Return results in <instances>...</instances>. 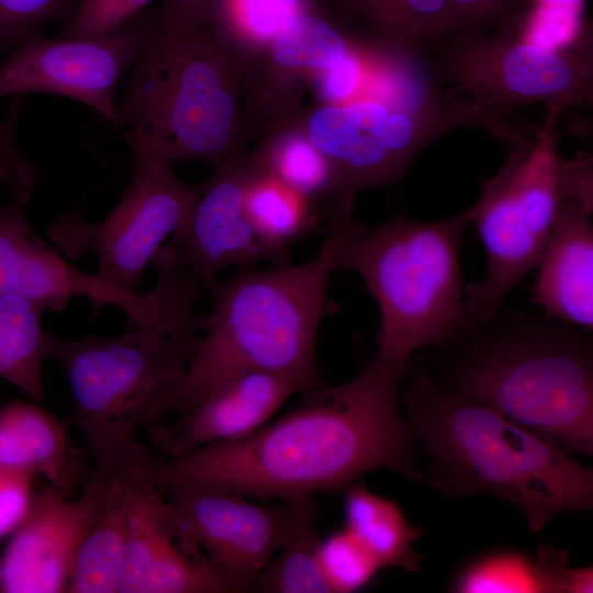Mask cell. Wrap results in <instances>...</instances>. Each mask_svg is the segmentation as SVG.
<instances>
[{
	"label": "cell",
	"instance_id": "cell-34",
	"mask_svg": "<svg viewBox=\"0 0 593 593\" xmlns=\"http://www.w3.org/2000/svg\"><path fill=\"white\" fill-rule=\"evenodd\" d=\"M153 0H82L61 37H90L110 33L139 14Z\"/></svg>",
	"mask_w": 593,
	"mask_h": 593
},
{
	"label": "cell",
	"instance_id": "cell-1",
	"mask_svg": "<svg viewBox=\"0 0 593 593\" xmlns=\"http://www.w3.org/2000/svg\"><path fill=\"white\" fill-rule=\"evenodd\" d=\"M410 367L411 360L376 355L347 382L303 390L294 409L249 436L156 459L150 474L163 490L219 488L281 502L343 490L376 469L418 481L414 438L399 403Z\"/></svg>",
	"mask_w": 593,
	"mask_h": 593
},
{
	"label": "cell",
	"instance_id": "cell-30",
	"mask_svg": "<svg viewBox=\"0 0 593 593\" xmlns=\"http://www.w3.org/2000/svg\"><path fill=\"white\" fill-rule=\"evenodd\" d=\"M459 593L545 592L536 557L515 549H496L468 561L455 574Z\"/></svg>",
	"mask_w": 593,
	"mask_h": 593
},
{
	"label": "cell",
	"instance_id": "cell-37",
	"mask_svg": "<svg viewBox=\"0 0 593 593\" xmlns=\"http://www.w3.org/2000/svg\"><path fill=\"white\" fill-rule=\"evenodd\" d=\"M34 475L0 465V542L26 515L34 495Z\"/></svg>",
	"mask_w": 593,
	"mask_h": 593
},
{
	"label": "cell",
	"instance_id": "cell-39",
	"mask_svg": "<svg viewBox=\"0 0 593 593\" xmlns=\"http://www.w3.org/2000/svg\"><path fill=\"white\" fill-rule=\"evenodd\" d=\"M213 0H160L155 25L178 34H190L206 20Z\"/></svg>",
	"mask_w": 593,
	"mask_h": 593
},
{
	"label": "cell",
	"instance_id": "cell-9",
	"mask_svg": "<svg viewBox=\"0 0 593 593\" xmlns=\"http://www.w3.org/2000/svg\"><path fill=\"white\" fill-rule=\"evenodd\" d=\"M9 189L10 199L0 208V293L25 296L47 311L63 310L74 296L87 298L121 309L136 325L184 339L203 328L204 316L194 306L202 283L177 255L164 251L154 258L158 280L150 290H121L72 267L47 246L25 219L32 190L19 181Z\"/></svg>",
	"mask_w": 593,
	"mask_h": 593
},
{
	"label": "cell",
	"instance_id": "cell-4",
	"mask_svg": "<svg viewBox=\"0 0 593 593\" xmlns=\"http://www.w3.org/2000/svg\"><path fill=\"white\" fill-rule=\"evenodd\" d=\"M402 402L437 491L499 497L522 513L529 532L592 508L591 468L493 409L441 391L425 368L410 378Z\"/></svg>",
	"mask_w": 593,
	"mask_h": 593
},
{
	"label": "cell",
	"instance_id": "cell-16",
	"mask_svg": "<svg viewBox=\"0 0 593 593\" xmlns=\"http://www.w3.org/2000/svg\"><path fill=\"white\" fill-rule=\"evenodd\" d=\"M150 467L130 470L118 593H225L203 553L172 516Z\"/></svg>",
	"mask_w": 593,
	"mask_h": 593
},
{
	"label": "cell",
	"instance_id": "cell-5",
	"mask_svg": "<svg viewBox=\"0 0 593 593\" xmlns=\"http://www.w3.org/2000/svg\"><path fill=\"white\" fill-rule=\"evenodd\" d=\"M245 55L204 23L190 34L154 24L116 100L133 153L213 166L242 154Z\"/></svg>",
	"mask_w": 593,
	"mask_h": 593
},
{
	"label": "cell",
	"instance_id": "cell-41",
	"mask_svg": "<svg viewBox=\"0 0 593 593\" xmlns=\"http://www.w3.org/2000/svg\"><path fill=\"white\" fill-rule=\"evenodd\" d=\"M16 181L20 182L15 171L11 167L0 164V184H8L10 187Z\"/></svg>",
	"mask_w": 593,
	"mask_h": 593
},
{
	"label": "cell",
	"instance_id": "cell-12",
	"mask_svg": "<svg viewBox=\"0 0 593 593\" xmlns=\"http://www.w3.org/2000/svg\"><path fill=\"white\" fill-rule=\"evenodd\" d=\"M128 186L111 212L89 223L78 212L60 213L47 236L69 258L92 251L96 275L124 291L136 292L146 266L161 244L186 223L201 191L180 180L171 164L148 154H134Z\"/></svg>",
	"mask_w": 593,
	"mask_h": 593
},
{
	"label": "cell",
	"instance_id": "cell-23",
	"mask_svg": "<svg viewBox=\"0 0 593 593\" xmlns=\"http://www.w3.org/2000/svg\"><path fill=\"white\" fill-rule=\"evenodd\" d=\"M130 470L109 478L101 507L78 551L67 593H118L127 529Z\"/></svg>",
	"mask_w": 593,
	"mask_h": 593
},
{
	"label": "cell",
	"instance_id": "cell-7",
	"mask_svg": "<svg viewBox=\"0 0 593 593\" xmlns=\"http://www.w3.org/2000/svg\"><path fill=\"white\" fill-rule=\"evenodd\" d=\"M469 224V209L437 221L395 217L348 244L342 270L359 275L380 309L378 356L410 361L469 327L460 266Z\"/></svg>",
	"mask_w": 593,
	"mask_h": 593
},
{
	"label": "cell",
	"instance_id": "cell-33",
	"mask_svg": "<svg viewBox=\"0 0 593 593\" xmlns=\"http://www.w3.org/2000/svg\"><path fill=\"white\" fill-rule=\"evenodd\" d=\"M82 0H0V47L52 21L72 20Z\"/></svg>",
	"mask_w": 593,
	"mask_h": 593
},
{
	"label": "cell",
	"instance_id": "cell-14",
	"mask_svg": "<svg viewBox=\"0 0 593 593\" xmlns=\"http://www.w3.org/2000/svg\"><path fill=\"white\" fill-rule=\"evenodd\" d=\"M163 491L172 516L226 593L250 592L289 534V501L264 505L238 492L205 486Z\"/></svg>",
	"mask_w": 593,
	"mask_h": 593
},
{
	"label": "cell",
	"instance_id": "cell-27",
	"mask_svg": "<svg viewBox=\"0 0 593 593\" xmlns=\"http://www.w3.org/2000/svg\"><path fill=\"white\" fill-rule=\"evenodd\" d=\"M253 159L245 188L247 216L264 244L281 262H289L288 244L312 225L311 199L261 170Z\"/></svg>",
	"mask_w": 593,
	"mask_h": 593
},
{
	"label": "cell",
	"instance_id": "cell-40",
	"mask_svg": "<svg viewBox=\"0 0 593 593\" xmlns=\"http://www.w3.org/2000/svg\"><path fill=\"white\" fill-rule=\"evenodd\" d=\"M527 4L562 8L578 12H584L586 0H525Z\"/></svg>",
	"mask_w": 593,
	"mask_h": 593
},
{
	"label": "cell",
	"instance_id": "cell-31",
	"mask_svg": "<svg viewBox=\"0 0 593 593\" xmlns=\"http://www.w3.org/2000/svg\"><path fill=\"white\" fill-rule=\"evenodd\" d=\"M506 29L517 37L550 49L592 46L591 29L584 12L527 4Z\"/></svg>",
	"mask_w": 593,
	"mask_h": 593
},
{
	"label": "cell",
	"instance_id": "cell-13",
	"mask_svg": "<svg viewBox=\"0 0 593 593\" xmlns=\"http://www.w3.org/2000/svg\"><path fill=\"white\" fill-rule=\"evenodd\" d=\"M154 24L141 14L98 36L20 38L0 64V98L52 93L85 103L118 127L116 89L137 59Z\"/></svg>",
	"mask_w": 593,
	"mask_h": 593
},
{
	"label": "cell",
	"instance_id": "cell-38",
	"mask_svg": "<svg viewBox=\"0 0 593 593\" xmlns=\"http://www.w3.org/2000/svg\"><path fill=\"white\" fill-rule=\"evenodd\" d=\"M24 99V94L14 96L9 113L0 121V164L11 167L20 182L34 190L38 177L37 169L21 153L15 137Z\"/></svg>",
	"mask_w": 593,
	"mask_h": 593
},
{
	"label": "cell",
	"instance_id": "cell-35",
	"mask_svg": "<svg viewBox=\"0 0 593 593\" xmlns=\"http://www.w3.org/2000/svg\"><path fill=\"white\" fill-rule=\"evenodd\" d=\"M456 33H483L508 24L526 5L525 0H450Z\"/></svg>",
	"mask_w": 593,
	"mask_h": 593
},
{
	"label": "cell",
	"instance_id": "cell-22",
	"mask_svg": "<svg viewBox=\"0 0 593 593\" xmlns=\"http://www.w3.org/2000/svg\"><path fill=\"white\" fill-rule=\"evenodd\" d=\"M358 35L347 33L317 10L292 19L272 40L246 57L265 66L266 86L282 83L276 98H287L288 83L305 74H318L355 46ZM260 82V81H259ZM257 83V85H261ZM277 101V104H278Z\"/></svg>",
	"mask_w": 593,
	"mask_h": 593
},
{
	"label": "cell",
	"instance_id": "cell-21",
	"mask_svg": "<svg viewBox=\"0 0 593 593\" xmlns=\"http://www.w3.org/2000/svg\"><path fill=\"white\" fill-rule=\"evenodd\" d=\"M351 31L428 57L454 32L450 0H329Z\"/></svg>",
	"mask_w": 593,
	"mask_h": 593
},
{
	"label": "cell",
	"instance_id": "cell-26",
	"mask_svg": "<svg viewBox=\"0 0 593 593\" xmlns=\"http://www.w3.org/2000/svg\"><path fill=\"white\" fill-rule=\"evenodd\" d=\"M289 534L256 578L250 592L332 593L318 563V508L313 495L289 500Z\"/></svg>",
	"mask_w": 593,
	"mask_h": 593
},
{
	"label": "cell",
	"instance_id": "cell-10",
	"mask_svg": "<svg viewBox=\"0 0 593 593\" xmlns=\"http://www.w3.org/2000/svg\"><path fill=\"white\" fill-rule=\"evenodd\" d=\"M299 125L332 166L339 197L394 182L435 138L461 127L488 131L492 118L450 96L422 108L363 99L323 104Z\"/></svg>",
	"mask_w": 593,
	"mask_h": 593
},
{
	"label": "cell",
	"instance_id": "cell-18",
	"mask_svg": "<svg viewBox=\"0 0 593 593\" xmlns=\"http://www.w3.org/2000/svg\"><path fill=\"white\" fill-rule=\"evenodd\" d=\"M320 381L267 370L234 374L171 422L149 426L150 441L172 459L208 445L239 440L262 427L290 398Z\"/></svg>",
	"mask_w": 593,
	"mask_h": 593
},
{
	"label": "cell",
	"instance_id": "cell-15",
	"mask_svg": "<svg viewBox=\"0 0 593 593\" xmlns=\"http://www.w3.org/2000/svg\"><path fill=\"white\" fill-rule=\"evenodd\" d=\"M109 478L93 474L80 495L47 485L0 556V593L67 592L80 546L103 502Z\"/></svg>",
	"mask_w": 593,
	"mask_h": 593
},
{
	"label": "cell",
	"instance_id": "cell-3",
	"mask_svg": "<svg viewBox=\"0 0 593 593\" xmlns=\"http://www.w3.org/2000/svg\"><path fill=\"white\" fill-rule=\"evenodd\" d=\"M354 197L336 199L325 237L309 259L270 269H240L210 288L211 312L193 344L170 413L200 402L230 377L267 370L321 379L316 339L331 279L348 244L365 228L353 216Z\"/></svg>",
	"mask_w": 593,
	"mask_h": 593
},
{
	"label": "cell",
	"instance_id": "cell-36",
	"mask_svg": "<svg viewBox=\"0 0 593 593\" xmlns=\"http://www.w3.org/2000/svg\"><path fill=\"white\" fill-rule=\"evenodd\" d=\"M545 593H591L592 567H568V553L550 546H539L535 556Z\"/></svg>",
	"mask_w": 593,
	"mask_h": 593
},
{
	"label": "cell",
	"instance_id": "cell-2",
	"mask_svg": "<svg viewBox=\"0 0 593 593\" xmlns=\"http://www.w3.org/2000/svg\"><path fill=\"white\" fill-rule=\"evenodd\" d=\"M591 331L501 312L437 346L426 370L444 392L484 404L566 454L593 455Z\"/></svg>",
	"mask_w": 593,
	"mask_h": 593
},
{
	"label": "cell",
	"instance_id": "cell-32",
	"mask_svg": "<svg viewBox=\"0 0 593 593\" xmlns=\"http://www.w3.org/2000/svg\"><path fill=\"white\" fill-rule=\"evenodd\" d=\"M318 563L332 593L358 591L381 570L345 527L321 539Z\"/></svg>",
	"mask_w": 593,
	"mask_h": 593
},
{
	"label": "cell",
	"instance_id": "cell-29",
	"mask_svg": "<svg viewBox=\"0 0 593 593\" xmlns=\"http://www.w3.org/2000/svg\"><path fill=\"white\" fill-rule=\"evenodd\" d=\"M313 10L316 0H213L205 23L247 54L267 44L292 19Z\"/></svg>",
	"mask_w": 593,
	"mask_h": 593
},
{
	"label": "cell",
	"instance_id": "cell-17",
	"mask_svg": "<svg viewBox=\"0 0 593 593\" xmlns=\"http://www.w3.org/2000/svg\"><path fill=\"white\" fill-rule=\"evenodd\" d=\"M254 168L253 156L240 155L214 165L211 179L174 235V246L206 288L228 267L253 268L264 260L286 264L264 244L245 209V188Z\"/></svg>",
	"mask_w": 593,
	"mask_h": 593
},
{
	"label": "cell",
	"instance_id": "cell-19",
	"mask_svg": "<svg viewBox=\"0 0 593 593\" xmlns=\"http://www.w3.org/2000/svg\"><path fill=\"white\" fill-rule=\"evenodd\" d=\"M590 210L564 197L537 264L532 298L545 314L593 329V226Z\"/></svg>",
	"mask_w": 593,
	"mask_h": 593
},
{
	"label": "cell",
	"instance_id": "cell-6",
	"mask_svg": "<svg viewBox=\"0 0 593 593\" xmlns=\"http://www.w3.org/2000/svg\"><path fill=\"white\" fill-rule=\"evenodd\" d=\"M195 340L136 324L113 338L54 336L51 358L68 379L72 417L96 474L111 478L154 463L136 432L170 413Z\"/></svg>",
	"mask_w": 593,
	"mask_h": 593
},
{
	"label": "cell",
	"instance_id": "cell-8",
	"mask_svg": "<svg viewBox=\"0 0 593 593\" xmlns=\"http://www.w3.org/2000/svg\"><path fill=\"white\" fill-rule=\"evenodd\" d=\"M556 119L534 138L507 142V157L469 208L486 255L485 276L465 288L471 323L491 317L546 248L564 198Z\"/></svg>",
	"mask_w": 593,
	"mask_h": 593
},
{
	"label": "cell",
	"instance_id": "cell-24",
	"mask_svg": "<svg viewBox=\"0 0 593 593\" xmlns=\"http://www.w3.org/2000/svg\"><path fill=\"white\" fill-rule=\"evenodd\" d=\"M344 492L345 528L374 559L380 569L396 567L409 572L418 569L415 544L421 528L412 525L400 506L355 482Z\"/></svg>",
	"mask_w": 593,
	"mask_h": 593
},
{
	"label": "cell",
	"instance_id": "cell-28",
	"mask_svg": "<svg viewBox=\"0 0 593 593\" xmlns=\"http://www.w3.org/2000/svg\"><path fill=\"white\" fill-rule=\"evenodd\" d=\"M253 156L261 170L310 199L323 193L337 198L332 166L299 124L273 132Z\"/></svg>",
	"mask_w": 593,
	"mask_h": 593
},
{
	"label": "cell",
	"instance_id": "cell-25",
	"mask_svg": "<svg viewBox=\"0 0 593 593\" xmlns=\"http://www.w3.org/2000/svg\"><path fill=\"white\" fill-rule=\"evenodd\" d=\"M46 311L25 296L0 293V378L35 402L44 401L43 366L54 338L42 326Z\"/></svg>",
	"mask_w": 593,
	"mask_h": 593
},
{
	"label": "cell",
	"instance_id": "cell-20",
	"mask_svg": "<svg viewBox=\"0 0 593 593\" xmlns=\"http://www.w3.org/2000/svg\"><path fill=\"white\" fill-rule=\"evenodd\" d=\"M0 465L43 477L67 495L86 473L83 454L64 423L42 406L18 400L0 406Z\"/></svg>",
	"mask_w": 593,
	"mask_h": 593
},
{
	"label": "cell",
	"instance_id": "cell-11",
	"mask_svg": "<svg viewBox=\"0 0 593 593\" xmlns=\"http://www.w3.org/2000/svg\"><path fill=\"white\" fill-rule=\"evenodd\" d=\"M435 54L440 83L470 92L474 103L497 118L541 102L556 119L592 100V46L550 49L497 29L450 34Z\"/></svg>",
	"mask_w": 593,
	"mask_h": 593
}]
</instances>
